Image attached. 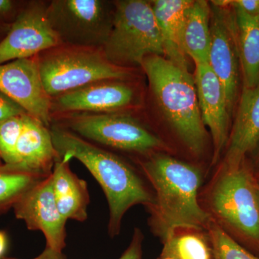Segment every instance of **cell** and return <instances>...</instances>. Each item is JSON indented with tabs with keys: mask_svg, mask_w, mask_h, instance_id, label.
I'll list each match as a JSON object with an SVG mask.
<instances>
[{
	"mask_svg": "<svg viewBox=\"0 0 259 259\" xmlns=\"http://www.w3.org/2000/svg\"><path fill=\"white\" fill-rule=\"evenodd\" d=\"M59 158L50 127L27 115L17 145L16 162L13 166L48 176Z\"/></svg>",
	"mask_w": 259,
	"mask_h": 259,
	"instance_id": "cell-15",
	"label": "cell"
},
{
	"mask_svg": "<svg viewBox=\"0 0 259 259\" xmlns=\"http://www.w3.org/2000/svg\"><path fill=\"white\" fill-rule=\"evenodd\" d=\"M65 259H66V258H65Z\"/></svg>",
	"mask_w": 259,
	"mask_h": 259,
	"instance_id": "cell-34",
	"label": "cell"
},
{
	"mask_svg": "<svg viewBox=\"0 0 259 259\" xmlns=\"http://www.w3.org/2000/svg\"><path fill=\"white\" fill-rule=\"evenodd\" d=\"M69 156H61L51 172L53 191L58 209L66 221L83 222L88 218L90 199L88 184L70 168Z\"/></svg>",
	"mask_w": 259,
	"mask_h": 259,
	"instance_id": "cell-17",
	"label": "cell"
},
{
	"mask_svg": "<svg viewBox=\"0 0 259 259\" xmlns=\"http://www.w3.org/2000/svg\"><path fill=\"white\" fill-rule=\"evenodd\" d=\"M102 51L110 62L125 68L141 67L148 56L164 57L161 31L150 2H115L111 31Z\"/></svg>",
	"mask_w": 259,
	"mask_h": 259,
	"instance_id": "cell-6",
	"label": "cell"
},
{
	"mask_svg": "<svg viewBox=\"0 0 259 259\" xmlns=\"http://www.w3.org/2000/svg\"><path fill=\"white\" fill-rule=\"evenodd\" d=\"M206 231L212 245L213 259H259L235 241L212 218Z\"/></svg>",
	"mask_w": 259,
	"mask_h": 259,
	"instance_id": "cell-23",
	"label": "cell"
},
{
	"mask_svg": "<svg viewBox=\"0 0 259 259\" xmlns=\"http://www.w3.org/2000/svg\"><path fill=\"white\" fill-rule=\"evenodd\" d=\"M49 176V175H48ZM46 175L3 163L0 166V213L13 207L25 192Z\"/></svg>",
	"mask_w": 259,
	"mask_h": 259,
	"instance_id": "cell-22",
	"label": "cell"
},
{
	"mask_svg": "<svg viewBox=\"0 0 259 259\" xmlns=\"http://www.w3.org/2000/svg\"><path fill=\"white\" fill-rule=\"evenodd\" d=\"M159 259H172V258H161V257H160Z\"/></svg>",
	"mask_w": 259,
	"mask_h": 259,
	"instance_id": "cell-32",
	"label": "cell"
},
{
	"mask_svg": "<svg viewBox=\"0 0 259 259\" xmlns=\"http://www.w3.org/2000/svg\"><path fill=\"white\" fill-rule=\"evenodd\" d=\"M144 235L139 228L134 230L131 243L118 259H142V244Z\"/></svg>",
	"mask_w": 259,
	"mask_h": 259,
	"instance_id": "cell-26",
	"label": "cell"
},
{
	"mask_svg": "<svg viewBox=\"0 0 259 259\" xmlns=\"http://www.w3.org/2000/svg\"><path fill=\"white\" fill-rule=\"evenodd\" d=\"M53 143L59 156L81 162L100 185L109 206L108 233H120L122 218L137 204L149 207L153 193L134 167L110 150L97 146L55 124L50 126Z\"/></svg>",
	"mask_w": 259,
	"mask_h": 259,
	"instance_id": "cell-2",
	"label": "cell"
},
{
	"mask_svg": "<svg viewBox=\"0 0 259 259\" xmlns=\"http://www.w3.org/2000/svg\"><path fill=\"white\" fill-rule=\"evenodd\" d=\"M24 114L27 112L23 107L0 91V122Z\"/></svg>",
	"mask_w": 259,
	"mask_h": 259,
	"instance_id": "cell-25",
	"label": "cell"
},
{
	"mask_svg": "<svg viewBox=\"0 0 259 259\" xmlns=\"http://www.w3.org/2000/svg\"><path fill=\"white\" fill-rule=\"evenodd\" d=\"M0 91L50 127L51 97L42 85L37 56L0 64Z\"/></svg>",
	"mask_w": 259,
	"mask_h": 259,
	"instance_id": "cell-12",
	"label": "cell"
},
{
	"mask_svg": "<svg viewBox=\"0 0 259 259\" xmlns=\"http://www.w3.org/2000/svg\"><path fill=\"white\" fill-rule=\"evenodd\" d=\"M211 8L203 0L193 1L184 21V50L195 64L208 63L211 47Z\"/></svg>",
	"mask_w": 259,
	"mask_h": 259,
	"instance_id": "cell-20",
	"label": "cell"
},
{
	"mask_svg": "<svg viewBox=\"0 0 259 259\" xmlns=\"http://www.w3.org/2000/svg\"><path fill=\"white\" fill-rule=\"evenodd\" d=\"M42 85L49 97L102 80H127L130 68L112 64L102 49L60 44L37 56Z\"/></svg>",
	"mask_w": 259,
	"mask_h": 259,
	"instance_id": "cell-4",
	"label": "cell"
},
{
	"mask_svg": "<svg viewBox=\"0 0 259 259\" xmlns=\"http://www.w3.org/2000/svg\"><path fill=\"white\" fill-rule=\"evenodd\" d=\"M141 67L168 123L191 152L200 155L205 147L207 132L194 79L189 70L156 55L145 58Z\"/></svg>",
	"mask_w": 259,
	"mask_h": 259,
	"instance_id": "cell-3",
	"label": "cell"
},
{
	"mask_svg": "<svg viewBox=\"0 0 259 259\" xmlns=\"http://www.w3.org/2000/svg\"><path fill=\"white\" fill-rule=\"evenodd\" d=\"M51 124L107 150L147 156L164 147L159 137L132 115L123 112L68 114L53 117Z\"/></svg>",
	"mask_w": 259,
	"mask_h": 259,
	"instance_id": "cell-7",
	"label": "cell"
},
{
	"mask_svg": "<svg viewBox=\"0 0 259 259\" xmlns=\"http://www.w3.org/2000/svg\"><path fill=\"white\" fill-rule=\"evenodd\" d=\"M48 2L34 1L17 17L0 41V64L30 59L60 45L47 15Z\"/></svg>",
	"mask_w": 259,
	"mask_h": 259,
	"instance_id": "cell-9",
	"label": "cell"
},
{
	"mask_svg": "<svg viewBox=\"0 0 259 259\" xmlns=\"http://www.w3.org/2000/svg\"><path fill=\"white\" fill-rule=\"evenodd\" d=\"M243 88L259 84V23L256 18L233 6Z\"/></svg>",
	"mask_w": 259,
	"mask_h": 259,
	"instance_id": "cell-19",
	"label": "cell"
},
{
	"mask_svg": "<svg viewBox=\"0 0 259 259\" xmlns=\"http://www.w3.org/2000/svg\"><path fill=\"white\" fill-rule=\"evenodd\" d=\"M204 231L197 228L175 230L163 240L161 258L213 259L210 240Z\"/></svg>",
	"mask_w": 259,
	"mask_h": 259,
	"instance_id": "cell-21",
	"label": "cell"
},
{
	"mask_svg": "<svg viewBox=\"0 0 259 259\" xmlns=\"http://www.w3.org/2000/svg\"><path fill=\"white\" fill-rule=\"evenodd\" d=\"M207 193V213L213 221L259 246V186L243 163H223Z\"/></svg>",
	"mask_w": 259,
	"mask_h": 259,
	"instance_id": "cell-5",
	"label": "cell"
},
{
	"mask_svg": "<svg viewBox=\"0 0 259 259\" xmlns=\"http://www.w3.org/2000/svg\"><path fill=\"white\" fill-rule=\"evenodd\" d=\"M232 6L236 7L253 18L259 15V0H236L232 1Z\"/></svg>",
	"mask_w": 259,
	"mask_h": 259,
	"instance_id": "cell-27",
	"label": "cell"
},
{
	"mask_svg": "<svg viewBox=\"0 0 259 259\" xmlns=\"http://www.w3.org/2000/svg\"><path fill=\"white\" fill-rule=\"evenodd\" d=\"M14 3L10 0H0V16H4L13 9Z\"/></svg>",
	"mask_w": 259,
	"mask_h": 259,
	"instance_id": "cell-29",
	"label": "cell"
},
{
	"mask_svg": "<svg viewBox=\"0 0 259 259\" xmlns=\"http://www.w3.org/2000/svg\"><path fill=\"white\" fill-rule=\"evenodd\" d=\"M115 3L104 0H52L47 15L61 44L102 49L111 31Z\"/></svg>",
	"mask_w": 259,
	"mask_h": 259,
	"instance_id": "cell-8",
	"label": "cell"
},
{
	"mask_svg": "<svg viewBox=\"0 0 259 259\" xmlns=\"http://www.w3.org/2000/svg\"><path fill=\"white\" fill-rule=\"evenodd\" d=\"M139 164L154 192L150 224L162 240L180 228L206 230L211 218L199 202L202 175L197 167L155 153Z\"/></svg>",
	"mask_w": 259,
	"mask_h": 259,
	"instance_id": "cell-1",
	"label": "cell"
},
{
	"mask_svg": "<svg viewBox=\"0 0 259 259\" xmlns=\"http://www.w3.org/2000/svg\"><path fill=\"white\" fill-rule=\"evenodd\" d=\"M126 80H102L51 98V121L68 114L122 112L136 102L134 88Z\"/></svg>",
	"mask_w": 259,
	"mask_h": 259,
	"instance_id": "cell-10",
	"label": "cell"
},
{
	"mask_svg": "<svg viewBox=\"0 0 259 259\" xmlns=\"http://www.w3.org/2000/svg\"><path fill=\"white\" fill-rule=\"evenodd\" d=\"M194 82L201 117L210 132L214 146L212 163L218 161L229 140L231 115L221 81L208 63L195 64Z\"/></svg>",
	"mask_w": 259,
	"mask_h": 259,
	"instance_id": "cell-14",
	"label": "cell"
},
{
	"mask_svg": "<svg viewBox=\"0 0 259 259\" xmlns=\"http://www.w3.org/2000/svg\"><path fill=\"white\" fill-rule=\"evenodd\" d=\"M27 115L15 116L0 122V157L5 165L15 166L17 145Z\"/></svg>",
	"mask_w": 259,
	"mask_h": 259,
	"instance_id": "cell-24",
	"label": "cell"
},
{
	"mask_svg": "<svg viewBox=\"0 0 259 259\" xmlns=\"http://www.w3.org/2000/svg\"><path fill=\"white\" fill-rule=\"evenodd\" d=\"M65 256L63 252H58L56 250H52L51 248H47L46 247L45 250L40 253V255H37V257L32 259H65ZM3 259H18L12 258H5Z\"/></svg>",
	"mask_w": 259,
	"mask_h": 259,
	"instance_id": "cell-28",
	"label": "cell"
},
{
	"mask_svg": "<svg viewBox=\"0 0 259 259\" xmlns=\"http://www.w3.org/2000/svg\"><path fill=\"white\" fill-rule=\"evenodd\" d=\"M256 19H257V20H258V23H259V15H258V18H257Z\"/></svg>",
	"mask_w": 259,
	"mask_h": 259,
	"instance_id": "cell-33",
	"label": "cell"
},
{
	"mask_svg": "<svg viewBox=\"0 0 259 259\" xmlns=\"http://www.w3.org/2000/svg\"><path fill=\"white\" fill-rule=\"evenodd\" d=\"M211 47L208 64L222 83L232 114L239 90V56L233 13L226 8H211Z\"/></svg>",
	"mask_w": 259,
	"mask_h": 259,
	"instance_id": "cell-13",
	"label": "cell"
},
{
	"mask_svg": "<svg viewBox=\"0 0 259 259\" xmlns=\"http://www.w3.org/2000/svg\"><path fill=\"white\" fill-rule=\"evenodd\" d=\"M15 217L31 231H41L47 248L63 252L66 247V220L61 215L53 191L51 174L29 189L13 206Z\"/></svg>",
	"mask_w": 259,
	"mask_h": 259,
	"instance_id": "cell-11",
	"label": "cell"
},
{
	"mask_svg": "<svg viewBox=\"0 0 259 259\" xmlns=\"http://www.w3.org/2000/svg\"><path fill=\"white\" fill-rule=\"evenodd\" d=\"M3 164V162L2 161L1 157H0V166Z\"/></svg>",
	"mask_w": 259,
	"mask_h": 259,
	"instance_id": "cell-31",
	"label": "cell"
},
{
	"mask_svg": "<svg viewBox=\"0 0 259 259\" xmlns=\"http://www.w3.org/2000/svg\"><path fill=\"white\" fill-rule=\"evenodd\" d=\"M259 144V84L243 88L224 164L238 166Z\"/></svg>",
	"mask_w": 259,
	"mask_h": 259,
	"instance_id": "cell-16",
	"label": "cell"
},
{
	"mask_svg": "<svg viewBox=\"0 0 259 259\" xmlns=\"http://www.w3.org/2000/svg\"><path fill=\"white\" fill-rule=\"evenodd\" d=\"M192 0H154L150 2L163 40L164 57L182 69H188L183 48L184 21Z\"/></svg>",
	"mask_w": 259,
	"mask_h": 259,
	"instance_id": "cell-18",
	"label": "cell"
},
{
	"mask_svg": "<svg viewBox=\"0 0 259 259\" xmlns=\"http://www.w3.org/2000/svg\"><path fill=\"white\" fill-rule=\"evenodd\" d=\"M8 245V238L6 234L3 231H0V257L3 256Z\"/></svg>",
	"mask_w": 259,
	"mask_h": 259,
	"instance_id": "cell-30",
	"label": "cell"
}]
</instances>
